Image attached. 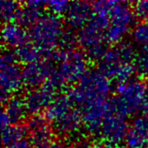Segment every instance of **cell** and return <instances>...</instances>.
Returning a JSON list of instances; mask_svg holds the SVG:
<instances>
[{
    "instance_id": "1",
    "label": "cell",
    "mask_w": 148,
    "mask_h": 148,
    "mask_svg": "<svg viewBox=\"0 0 148 148\" xmlns=\"http://www.w3.org/2000/svg\"><path fill=\"white\" fill-rule=\"evenodd\" d=\"M48 61L53 65L52 75L45 85L54 92L77 84L87 71V57L79 50L63 51L56 49L50 54Z\"/></svg>"
},
{
    "instance_id": "2",
    "label": "cell",
    "mask_w": 148,
    "mask_h": 148,
    "mask_svg": "<svg viewBox=\"0 0 148 148\" xmlns=\"http://www.w3.org/2000/svg\"><path fill=\"white\" fill-rule=\"evenodd\" d=\"M112 83L99 71H88L81 81L71 87L68 93L73 104L79 110L109 102L112 92Z\"/></svg>"
},
{
    "instance_id": "3",
    "label": "cell",
    "mask_w": 148,
    "mask_h": 148,
    "mask_svg": "<svg viewBox=\"0 0 148 148\" xmlns=\"http://www.w3.org/2000/svg\"><path fill=\"white\" fill-rule=\"evenodd\" d=\"M115 94L111 100L112 112L123 118L135 115L143 108L148 98L146 84L138 78L117 83Z\"/></svg>"
},
{
    "instance_id": "4",
    "label": "cell",
    "mask_w": 148,
    "mask_h": 148,
    "mask_svg": "<svg viewBox=\"0 0 148 148\" xmlns=\"http://www.w3.org/2000/svg\"><path fill=\"white\" fill-rule=\"evenodd\" d=\"M64 31V24L60 17L48 12L42 14L30 27L28 34L31 42L43 53L44 59H48L59 45Z\"/></svg>"
},
{
    "instance_id": "5",
    "label": "cell",
    "mask_w": 148,
    "mask_h": 148,
    "mask_svg": "<svg viewBox=\"0 0 148 148\" xmlns=\"http://www.w3.org/2000/svg\"><path fill=\"white\" fill-rule=\"evenodd\" d=\"M0 69L1 100L5 104L24 85L23 71L18 64L14 52L7 50L2 53Z\"/></svg>"
},
{
    "instance_id": "6",
    "label": "cell",
    "mask_w": 148,
    "mask_h": 148,
    "mask_svg": "<svg viewBox=\"0 0 148 148\" xmlns=\"http://www.w3.org/2000/svg\"><path fill=\"white\" fill-rule=\"evenodd\" d=\"M25 127L29 132V141L33 148H50L56 140L53 128L51 127L49 120L43 115H31Z\"/></svg>"
},
{
    "instance_id": "7",
    "label": "cell",
    "mask_w": 148,
    "mask_h": 148,
    "mask_svg": "<svg viewBox=\"0 0 148 148\" xmlns=\"http://www.w3.org/2000/svg\"><path fill=\"white\" fill-rule=\"evenodd\" d=\"M53 67V63L45 59L24 66L22 69L24 85L30 90L43 86L52 75Z\"/></svg>"
},
{
    "instance_id": "8",
    "label": "cell",
    "mask_w": 148,
    "mask_h": 148,
    "mask_svg": "<svg viewBox=\"0 0 148 148\" xmlns=\"http://www.w3.org/2000/svg\"><path fill=\"white\" fill-rule=\"evenodd\" d=\"M127 130L128 125L126 121V118H123L112 112L109 114L102 121L99 135L105 142L118 145L125 141Z\"/></svg>"
},
{
    "instance_id": "9",
    "label": "cell",
    "mask_w": 148,
    "mask_h": 148,
    "mask_svg": "<svg viewBox=\"0 0 148 148\" xmlns=\"http://www.w3.org/2000/svg\"><path fill=\"white\" fill-rule=\"evenodd\" d=\"M54 93L47 85L29 90L24 97L27 112L31 115H38L45 112L54 99Z\"/></svg>"
},
{
    "instance_id": "10",
    "label": "cell",
    "mask_w": 148,
    "mask_h": 148,
    "mask_svg": "<svg viewBox=\"0 0 148 148\" xmlns=\"http://www.w3.org/2000/svg\"><path fill=\"white\" fill-rule=\"evenodd\" d=\"M93 16V6L88 2H71V5L65 14V21L69 29L81 30L90 22Z\"/></svg>"
},
{
    "instance_id": "11",
    "label": "cell",
    "mask_w": 148,
    "mask_h": 148,
    "mask_svg": "<svg viewBox=\"0 0 148 148\" xmlns=\"http://www.w3.org/2000/svg\"><path fill=\"white\" fill-rule=\"evenodd\" d=\"M126 148H147L148 146V120L145 116H138L128 126L126 138Z\"/></svg>"
},
{
    "instance_id": "12",
    "label": "cell",
    "mask_w": 148,
    "mask_h": 148,
    "mask_svg": "<svg viewBox=\"0 0 148 148\" xmlns=\"http://www.w3.org/2000/svg\"><path fill=\"white\" fill-rule=\"evenodd\" d=\"M83 126L82 112L76 108H72L67 114L53 123V130L62 137H74Z\"/></svg>"
},
{
    "instance_id": "13",
    "label": "cell",
    "mask_w": 148,
    "mask_h": 148,
    "mask_svg": "<svg viewBox=\"0 0 148 148\" xmlns=\"http://www.w3.org/2000/svg\"><path fill=\"white\" fill-rule=\"evenodd\" d=\"M110 25H117L131 29L135 26V14L133 10L124 1H109Z\"/></svg>"
},
{
    "instance_id": "14",
    "label": "cell",
    "mask_w": 148,
    "mask_h": 148,
    "mask_svg": "<svg viewBox=\"0 0 148 148\" xmlns=\"http://www.w3.org/2000/svg\"><path fill=\"white\" fill-rule=\"evenodd\" d=\"M1 38L3 45L8 49H18L27 43L29 38L28 32L18 23L10 22L4 24L1 30Z\"/></svg>"
},
{
    "instance_id": "15",
    "label": "cell",
    "mask_w": 148,
    "mask_h": 148,
    "mask_svg": "<svg viewBox=\"0 0 148 148\" xmlns=\"http://www.w3.org/2000/svg\"><path fill=\"white\" fill-rule=\"evenodd\" d=\"M46 2L42 1H26L19 10L16 23L22 26L29 28L42 16L41 10L45 7Z\"/></svg>"
},
{
    "instance_id": "16",
    "label": "cell",
    "mask_w": 148,
    "mask_h": 148,
    "mask_svg": "<svg viewBox=\"0 0 148 148\" xmlns=\"http://www.w3.org/2000/svg\"><path fill=\"white\" fill-rule=\"evenodd\" d=\"M72 105L73 102L68 94H59L54 97L49 107L46 109L44 116L49 120V122L53 123L71 111Z\"/></svg>"
},
{
    "instance_id": "17",
    "label": "cell",
    "mask_w": 148,
    "mask_h": 148,
    "mask_svg": "<svg viewBox=\"0 0 148 148\" xmlns=\"http://www.w3.org/2000/svg\"><path fill=\"white\" fill-rule=\"evenodd\" d=\"M9 117L11 125H20L28 114L26 110L24 98L12 96L5 103V108L2 111Z\"/></svg>"
},
{
    "instance_id": "18",
    "label": "cell",
    "mask_w": 148,
    "mask_h": 148,
    "mask_svg": "<svg viewBox=\"0 0 148 148\" xmlns=\"http://www.w3.org/2000/svg\"><path fill=\"white\" fill-rule=\"evenodd\" d=\"M14 54L16 56L18 63H22L25 66L40 61L41 60V58H44L43 53L32 42L31 43L27 42V43L22 45L21 47L14 51Z\"/></svg>"
},
{
    "instance_id": "19",
    "label": "cell",
    "mask_w": 148,
    "mask_h": 148,
    "mask_svg": "<svg viewBox=\"0 0 148 148\" xmlns=\"http://www.w3.org/2000/svg\"><path fill=\"white\" fill-rule=\"evenodd\" d=\"M132 43L143 53H148V23L141 22L135 25L130 32Z\"/></svg>"
},
{
    "instance_id": "20",
    "label": "cell",
    "mask_w": 148,
    "mask_h": 148,
    "mask_svg": "<svg viewBox=\"0 0 148 148\" xmlns=\"http://www.w3.org/2000/svg\"><path fill=\"white\" fill-rule=\"evenodd\" d=\"M28 130L25 126L22 125H10L2 128V143L4 147L13 143L25 139Z\"/></svg>"
},
{
    "instance_id": "21",
    "label": "cell",
    "mask_w": 148,
    "mask_h": 148,
    "mask_svg": "<svg viewBox=\"0 0 148 148\" xmlns=\"http://www.w3.org/2000/svg\"><path fill=\"white\" fill-rule=\"evenodd\" d=\"M20 9L21 7L18 2L5 1V0L1 1L0 3V15H1L2 21L7 24V23H10L16 20Z\"/></svg>"
},
{
    "instance_id": "22",
    "label": "cell",
    "mask_w": 148,
    "mask_h": 148,
    "mask_svg": "<svg viewBox=\"0 0 148 148\" xmlns=\"http://www.w3.org/2000/svg\"><path fill=\"white\" fill-rule=\"evenodd\" d=\"M78 44V38L77 35L73 32V30L67 29L64 31L63 35L60 38L59 47L63 51H73L76 50V46Z\"/></svg>"
},
{
    "instance_id": "23",
    "label": "cell",
    "mask_w": 148,
    "mask_h": 148,
    "mask_svg": "<svg viewBox=\"0 0 148 148\" xmlns=\"http://www.w3.org/2000/svg\"><path fill=\"white\" fill-rule=\"evenodd\" d=\"M71 3L68 1H63V0H59V1H48L45 3V8L49 10L50 13H52L56 16H59L62 14H66L69 8Z\"/></svg>"
},
{
    "instance_id": "24",
    "label": "cell",
    "mask_w": 148,
    "mask_h": 148,
    "mask_svg": "<svg viewBox=\"0 0 148 148\" xmlns=\"http://www.w3.org/2000/svg\"><path fill=\"white\" fill-rule=\"evenodd\" d=\"M132 10L136 18H138L142 22L148 23V0L137 1L133 4Z\"/></svg>"
},
{
    "instance_id": "25",
    "label": "cell",
    "mask_w": 148,
    "mask_h": 148,
    "mask_svg": "<svg viewBox=\"0 0 148 148\" xmlns=\"http://www.w3.org/2000/svg\"><path fill=\"white\" fill-rule=\"evenodd\" d=\"M135 69L142 75L145 76L148 81V53H143L135 60Z\"/></svg>"
},
{
    "instance_id": "26",
    "label": "cell",
    "mask_w": 148,
    "mask_h": 148,
    "mask_svg": "<svg viewBox=\"0 0 148 148\" xmlns=\"http://www.w3.org/2000/svg\"><path fill=\"white\" fill-rule=\"evenodd\" d=\"M4 148H33V146L31 145L29 140L23 139L21 141H18L16 143H11V145H7Z\"/></svg>"
},
{
    "instance_id": "27",
    "label": "cell",
    "mask_w": 148,
    "mask_h": 148,
    "mask_svg": "<svg viewBox=\"0 0 148 148\" xmlns=\"http://www.w3.org/2000/svg\"><path fill=\"white\" fill-rule=\"evenodd\" d=\"M71 148H92L89 145V143L87 140H85L84 138H79L77 139V141L74 143V145Z\"/></svg>"
},
{
    "instance_id": "28",
    "label": "cell",
    "mask_w": 148,
    "mask_h": 148,
    "mask_svg": "<svg viewBox=\"0 0 148 148\" xmlns=\"http://www.w3.org/2000/svg\"><path fill=\"white\" fill-rule=\"evenodd\" d=\"M92 148H123V147L119 146L118 145H114V143L102 141V142H100V143H96V145L93 146Z\"/></svg>"
},
{
    "instance_id": "29",
    "label": "cell",
    "mask_w": 148,
    "mask_h": 148,
    "mask_svg": "<svg viewBox=\"0 0 148 148\" xmlns=\"http://www.w3.org/2000/svg\"><path fill=\"white\" fill-rule=\"evenodd\" d=\"M50 148H67V145L64 141H62L60 139H56L51 145Z\"/></svg>"
},
{
    "instance_id": "30",
    "label": "cell",
    "mask_w": 148,
    "mask_h": 148,
    "mask_svg": "<svg viewBox=\"0 0 148 148\" xmlns=\"http://www.w3.org/2000/svg\"><path fill=\"white\" fill-rule=\"evenodd\" d=\"M143 116H145V117L148 120V98H147V100L145 104V106L143 108Z\"/></svg>"
},
{
    "instance_id": "31",
    "label": "cell",
    "mask_w": 148,
    "mask_h": 148,
    "mask_svg": "<svg viewBox=\"0 0 148 148\" xmlns=\"http://www.w3.org/2000/svg\"><path fill=\"white\" fill-rule=\"evenodd\" d=\"M147 148H148V146H147Z\"/></svg>"
}]
</instances>
